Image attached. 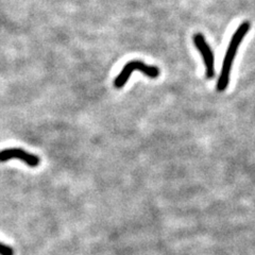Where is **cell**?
<instances>
[{"label": "cell", "mask_w": 255, "mask_h": 255, "mask_svg": "<svg viewBox=\"0 0 255 255\" xmlns=\"http://www.w3.org/2000/svg\"><path fill=\"white\" fill-rule=\"evenodd\" d=\"M138 71L146 75L147 77H149L151 79H157L160 76V71L157 66H149L145 64L142 61H131L129 63H127L125 66H123L121 73L116 77V79L114 81V85L116 88H121L126 85L128 80L130 79V76L133 72Z\"/></svg>", "instance_id": "cell-2"}, {"label": "cell", "mask_w": 255, "mask_h": 255, "mask_svg": "<svg viewBox=\"0 0 255 255\" xmlns=\"http://www.w3.org/2000/svg\"><path fill=\"white\" fill-rule=\"evenodd\" d=\"M0 255H14V250L10 246L0 243Z\"/></svg>", "instance_id": "cell-5"}, {"label": "cell", "mask_w": 255, "mask_h": 255, "mask_svg": "<svg viewBox=\"0 0 255 255\" xmlns=\"http://www.w3.org/2000/svg\"><path fill=\"white\" fill-rule=\"evenodd\" d=\"M250 29V22L245 21L238 27V29L235 31V33L232 37V40L229 44V47L226 53L225 61H223V65L221 68V73L218 78L217 82V90L223 91L226 90L229 82H230V75L232 71V66H233V62L236 56V52L238 50V47L241 46V43L243 42L245 35L248 33Z\"/></svg>", "instance_id": "cell-1"}, {"label": "cell", "mask_w": 255, "mask_h": 255, "mask_svg": "<svg viewBox=\"0 0 255 255\" xmlns=\"http://www.w3.org/2000/svg\"><path fill=\"white\" fill-rule=\"evenodd\" d=\"M194 43L196 47L200 51L201 56L203 58V62L205 65V75L208 79L214 78L215 76V60H214V53L211 49L210 46L206 43L205 37L201 34L197 33L194 35Z\"/></svg>", "instance_id": "cell-3"}, {"label": "cell", "mask_w": 255, "mask_h": 255, "mask_svg": "<svg viewBox=\"0 0 255 255\" xmlns=\"http://www.w3.org/2000/svg\"><path fill=\"white\" fill-rule=\"evenodd\" d=\"M12 159H17L24 162L29 167H36L40 165V158L35 154H31L19 148L4 149L0 151V162H6Z\"/></svg>", "instance_id": "cell-4"}]
</instances>
